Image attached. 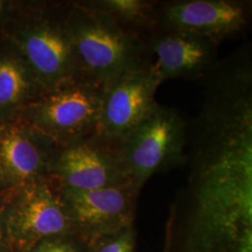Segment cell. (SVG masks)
<instances>
[{"mask_svg":"<svg viewBox=\"0 0 252 252\" xmlns=\"http://www.w3.org/2000/svg\"><path fill=\"white\" fill-rule=\"evenodd\" d=\"M64 25L82 76L99 83L124 73L153 67L144 39L121 27L89 2L69 4Z\"/></svg>","mask_w":252,"mask_h":252,"instance_id":"cell-1","label":"cell"},{"mask_svg":"<svg viewBox=\"0 0 252 252\" xmlns=\"http://www.w3.org/2000/svg\"><path fill=\"white\" fill-rule=\"evenodd\" d=\"M187 122L176 108L158 104L117 145L127 182L139 193L147 180L187 162Z\"/></svg>","mask_w":252,"mask_h":252,"instance_id":"cell-2","label":"cell"},{"mask_svg":"<svg viewBox=\"0 0 252 252\" xmlns=\"http://www.w3.org/2000/svg\"><path fill=\"white\" fill-rule=\"evenodd\" d=\"M104 83L79 76L44 90L29 105L34 131L58 147L94 135Z\"/></svg>","mask_w":252,"mask_h":252,"instance_id":"cell-3","label":"cell"},{"mask_svg":"<svg viewBox=\"0 0 252 252\" xmlns=\"http://www.w3.org/2000/svg\"><path fill=\"white\" fill-rule=\"evenodd\" d=\"M23 61L43 91L82 76L64 25V9L44 12L16 36Z\"/></svg>","mask_w":252,"mask_h":252,"instance_id":"cell-4","label":"cell"},{"mask_svg":"<svg viewBox=\"0 0 252 252\" xmlns=\"http://www.w3.org/2000/svg\"><path fill=\"white\" fill-rule=\"evenodd\" d=\"M5 229L12 248L25 252L47 238L72 234L61 186L55 188L46 180L27 184L9 210Z\"/></svg>","mask_w":252,"mask_h":252,"instance_id":"cell-5","label":"cell"},{"mask_svg":"<svg viewBox=\"0 0 252 252\" xmlns=\"http://www.w3.org/2000/svg\"><path fill=\"white\" fill-rule=\"evenodd\" d=\"M160 85L153 66L105 82L94 135L116 146L156 108L155 94Z\"/></svg>","mask_w":252,"mask_h":252,"instance_id":"cell-6","label":"cell"},{"mask_svg":"<svg viewBox=\"0 0 252 252\" xmlns=\"http://www.w3.org/2000/svg\"><path fill=\"white\" fill-rule=\"evenodd\" d=\"M252 1L172 0L158 1V27L187 31L217 43L248 33L252 23Z\"/></svg>","mask_w":252,"mask_h":252,"instance_id":"cell-7","label":"cell"},{"mask_svg":"<svg viewBox=\"0 0 252 252\" xmlns=\"http://www.w3.org/2000/svg\"><path fill=\"white\" fill-rule=\"evenodd\" d=\"M74 232L87 245L134 225L138 192L129 184L90 190L61 187Z\"/></svg>","mask_w":252,"mask_h":252,"instance_id":"cell-8","label":"cell"},{"mask_svg":"<svg viewBox=\"0 0 252 252\" xmlns=\"http://www.w3.org/2000/svg\"><path fill=\"white\" fill-rule=\"evenodd\" d=\"M52 172L59 185L66 189L90 190L129 184L116 146L95 135L58 147Z\"/></svg>","mask_w":252,"mask_h":252,"instance_id":"cell-9","label":"cell"},{"mask_svg":"<svg viewBox=\"0 0 252 252\" xmlns=\"http://www.w3.org/2000/svg\"><path fill=\"white\" fill-rule=\"evenodd\" d=\"M145 42L156 57L153 68L161 84L168 80H202L219 61V43L187 31L157 27Z\"/></svg>","mask_w":252,"mask_h":252,"instance_id":"cell-10","label":"cell"},{"mask_svg":"<svg viewBox=\"0 0 252 252\" xmlns=\"http://www.w3.org/2000/svg\"><path fill=\"white\" fill-rule=\"evenodd\" d=\"M58 146L34 131L33 134L16 128L0 130V162L4 172L28 184L43 180L52 172Z\"/></svg>","mask_w":252,"mask_h":252,"instance_id":"cell-11","label":"cell"},{"mask_svg":"<svg viewBox=\"0 0 252 252\" xmlns=\"http://www.w3.org/2000/svg\"><path fill=\"white\" fill-rule=\"evenodd\" d=\"M43 92L27 64L18 57H0V114L8 113Z\"/></svg>","mask_w":252,"mask_h":252,"instance_id":"cell-12","label":"cell"},{"mask_svg":"<svg viewBox=\"0 0 252 252\" xmlns=\"http://www.w3.org/2000/svg\"><path fill=\"white\" fill-rule=\"evenodd\" d=\"M89 3L108 13L121 27L144 40L158 27V1L95 0Z\"/></svg>","mask_w":252,"mask_h":252,"instance_id":"cell-13","label":"cell"},{"mask_svg":"<svg viewBox=\"0 0 252 252\" xmlns=\"http://www.w3.org/2000/svg\"><path fill=\"white\" fill-rule=\"evenodd\" d=\"M88 252H135L134 225L92 242L88 245Z\"/></svg>","mask_w":252,"mask_h":252,"instance_id":"cell-14","label":"cell"},{"mask_svg":"<svg viewBox=\"0 0 252 252\" xmlns=\"http://www.w3.org/2000/svg\"><path fill=\"white\" fill-rule=\"evenodd\" d=\"M71 236L72 234H65L47 238L27 252H88V245L83 247Z\"/></svg>","mask_w":252,"mask_h":252,"instance_id":"cell-15","label":"cell"},{"mask_svg":"<svg viewBox=\"0 0 252 252\" xmlns=\"http://www.w3.org/2000/svg\"><path fill=\"white\" fill-rule=\"evenodd\" d=\"M2 238H3V223L1 220V217H0V245H1Z\"/></svg>","mask_w":252,"mask_h":252,"instance_id":"cell-16","label":"cell"},{"mask_svg":"<svg viewBox=\"0 0 252 252\" xmlns=\"http://www.w3.org/2000/svg\"><path fill=\"white\" fill-rule=\"evenodd\" d=\"M4 169H3V166H2V163L0 162V179L3 177V175H4Z\"/></svg>","mask_w":252,"mask_h":252,"instance_id":"cell-17","label":"cell"},{"mask_svg":"<svg viewBox=\"0 0 252 252\" xmlns=\"http://www.w3.org/2000/svg\"><path fill=\"white\" fill-rule=\"evenodd\" d=\"M1 6H2V3H1V2H0V8H1Z\"/></svg>","mask_w":252,"mask_h":252,"instance_id":"cell-18","label":"cell"}]
</instances>
